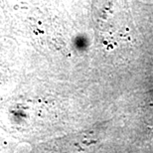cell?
<instances>
[{
	"instance_id": "6da1fadb",
	"label": "cell",
	"mask_w": 153,
	"mask_h": 153,
	"mask_svg": "<svg viewBox=\"0 0 153 153\" xmlns=\"http://www.w3.org/2000/svg\"><path fill=\"white\" fill-rule=\"evenodd\" d=\"M145 111V122L147 123L148 127H150L153 130V91L147 94V97L145 100L144 105Z\"/></svg>"
}]
</instances>
